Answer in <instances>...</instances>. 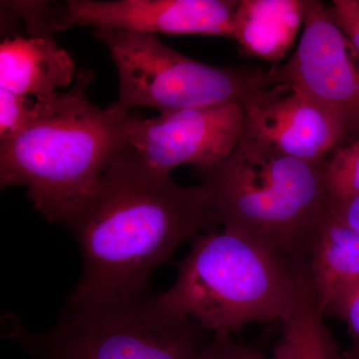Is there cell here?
<instances>
[{"label":"cell","mask_w":359,"mask_h":359,"mask_svg":"<svg viewBox=\"0 0 359 359\" xmlns=\"http://www.w3.org/2000/svg\"><path fill=\"white\" fill-rule=\"evenodd\" d=\"M35 101L0 88V141L20 133L34 113Z\"/></svg>","instance_id":"obj_16"},{"label":"cell","mask_w":359,"mask_h":359,"mask_svg":"<svg viewBox=\"0 0 359 359\" xmlns=\"http://www.w3.org/2000/svg\"><path fill=\"white\" fill-rule=\"evenodd\" d=\"M93 77L82 68L69 91L37 98L25 128L0 141L1 188L25 187L50 223L68 226L95 197L122 146L128 113L90 102Z\"/></svg>","instance_id":"obj_2"},{"label":"cell","mask_w":359,"mask_h":359,"mask_svg":"<svg viewBox=\"0 0 359 359\" xmlns=\"http://www.w3.org/2000/svg\"><path fill=\"white\" fill-rule=\"evenodd\" d=\"M334 316L346 323L354 342L359 344V280L328 304L325 316Z\"/></svg>","instance_id":"obj_17"},{"label":"cell","mask_w":359,"mask_h":359,"mask_svg":"<svg viewBox=\"0 0 359 359\" xmlns=\"http://www.w3.org/2000/svg\"><path fill=\"white\" fill-rule=\"evenodd\" d=\"M306 276L323 316L328 304L359 280V233L330 209L314 233Z\"/></svg>","instance_id":"obj_12"},{"label":"cell","mask_w":359,"mask_h":359,"mask_svg":"<svg viewBox=\"0 0 359 359\" xmlns=\"http://www.w3.org/2000/svg\"><path fill=\"white\" fill-rule=\"evenodd\" d=\"M346 8L359 20V0H342Z\"/></svg>","instance_id":"obj_20"},{"label":"cell","mask_w":359,"mask_h":359,"mask_svg":"<svg viewBox=\"0 0 359 359\" xmlns=\"http://www.w3.org/2000/svg\"><path fill=\"white\" fill-rule=\"evenodd\" d=\"M236 0H69L58 6V32L72 25L145 34L233 39Z\"/></svg>","instance_id":"obj_9"},{"label":"cell","mask_w":359,"mask_h":359,"mask_svg":"<svg viewBox=\"0 0 359 359\" xmlns=\"http://www.w3.org/2000/svg\"><path fill=\"white\" fill-rule=\"evenodd\" d=\"M344 353L346 359H359V344L353 342V346L346 351Z\"/></svg>","instance_id":"obj_21"},{"label":"cell","mask_w":359,"mask_h":359,"mask_svg":"<svg viewBox=\"0 0 359 359\" xmlns=\"http://www.w3.org/2000/svg\"><path fill=\"white\" fill-rule=\"evenodd\" d=\"M306 282L268 248L212 231L193 238L173 287L157 299L170 313L230 337L250 323L285 320Z\"/></svg>","instance_id":"obj_4"},{"label":"cell","mask_w":359,"mask_h":359,"mask_svg":"<svg viewBox=\"0 0 359 359\" xmlns=\"http://www.w3.org/2000/svg\"><path fill=\"white\" fill-rule=\"evenodd\" d=\"M325 162L290 157L242 132L228 159L198 171L199 185L224 231L268 248L308 278L311 243L328 210Z\"/></svg>","instance_id":"obj_3"},{"label":"cell","mask_w":359,"mask_h":359,"mask_svg":"<svg viewBox=\"0 0 359 359\" xmlns=\"http://www.w3.org/2000/svg\"><path fill=\"white\" fill-rule=\"evenodd\" d=\"M242 106L243 133L290 157L323 162L346 138L337 116L294 84L259 90Z\"/></svg>","instance_id":"obj_10"},{"label":"cell","mask_w":359,"mask_h":359,"mask_svg":"<svg viewBox=\"0 0 359 359\" xmlns=\"http://www.w3.org/2000/svg\"><path fill=\"white\" fill-rule=\"evenodd\" d=\"M359 59L321 1L309 0L301 42L285 65L271 68L280 83L301 87L359 138ZM356 138V139H358Z\"/></svg>","instance_id":"obj_8"},{"label":"cell","mask_w":359,"mask_h":359,"mask_svg":"<svg viewBox=\"0 0 359 359\" xmlns=\"http://www.w3.org/2000/svg\"><path fill=\"white\" fill-rule=\"evenodd\" d=\"M199 359H271L252 347L243 346L231 337H214L203 344Z\"/></svg>","instance_id":"obj_18"},{"label":"cell","mask_w":359,"mask_h":359,"mask_svg":"<svg viewBox=\"0 0 359 359\" xmlns=\"http://www.w3.org/2000/svg\"><path fill=\"white\" fill-rule=\"evenodd\" d=\"M117 70L119 97L114 105L125 113L152 108L160 113L214 104L242 105L259 90L280 84L273 70L217 67L168 46L158 35L95 30Z\"/></svg>","instance_id":"obj_6"},{"label":"cell","mask_w":359,"mask_h":359,"mask_svg":"<svg viewBox=\"0 0 359 359\" xmlns=\"http://www.w3.org/2000/svg\"><path fill=\"white\" fill-rule=\"evenodd\" d=\"M325 318L306 283L292 311L282 320V335L271 359H346Z\"/></svg>","instance_id":"obj_14"},{"label":"cell","mask_w":359,"mask_h":359,"mask_svg":"<svg viewBox=\"0 0 359 359\" xmlns=\"http://www.w3.org/2000/svg\"><path fill=\"white\" fill-rule=\"evenodd\" d=\"M218 224L200 185H177L118 153L100 191L67 226L83 259L72 297L146 294L153 271L182 243Z\"/></svg>","instance_id":"obj_1"},{"label":"cell","mask_w":359,"mask_h":359,"mask_svg":"<svg viewBox=\"0 0 359 359\" xmlns=\"http://www.w3.org/2000/svg\"><path fill=\"white\" fill-rule=\"evenodd\" d=\"M306 6L308 0H241L233 39L247 55L280 61L304 22Z\"/></svg>","instance_id":"obj_13"},{"label":"cell","mask_w":359,"mask_h":359,"mask_svg":"<svg viewBox=\"0 0 359 359\" xmlns=\"http://www.w3.org/2000/svg\"><path fill=\"white\" fill-rule=\"evenodd\" d=\"M203 330L147 294L71 295L52 330L22 344L37 359H199Z\"/></svg>","instance_id":"obj_5"},{"label":"cell","mask_w":359,"mask_h":359,"mask_svg":"<svg viewBox=\"0 0 359 359\" xmlns=\"http://www.w3.org/2000/svg\"><path fill=\"white\" fill-rule=\"evenodd\" d=\"M325 188L330 202L351 199L359 194V138L335 150L325 165Z\"/></svg>","instance_id":"obj_15"},{"label":"cell","mask_w":359,"mask_h":359,"mask_svg":"<svg viewBox=\"0 0 359 359\" xmlns=\"http://www.w3.org/2000/svg\"><path fill=\"white\" fill-rule=\"evenodd\" d=\"M244 120V108L233 102L170 111L153 118L130 111L119 155L162 176L184 165L198 171L210 169L237 147Z\"/></svg>","instance_id":"obj_7"},{"label":"cell","mask_w":359,"mask_h":359,"mask_svg":"<svg viewBox=\"0 0 359 359\" xmlns=\"http://www.w3.org/2000/svg\"><path fill=\"white\" fill-rule=\"evenodd\" d=\"M74 61L52 36H15L0 44V88L37 98L69 86Z\"/></svg>","instance_id":"obj_11"},{"label":"cell","mask_w":359,"mask_h":359,"mask_svg":"<svg viewBox=\"0 0 359 359\" xmlns=\"http://www.w3.org/2000/svg\"><path fill=\"white\" fill-rule=\"evenodd\" d=\"M328 209L340 221L359 233V194L351 199L339 202L328 201Z\"/></svg>","instance_id":"obj_19"}]
</instances>
